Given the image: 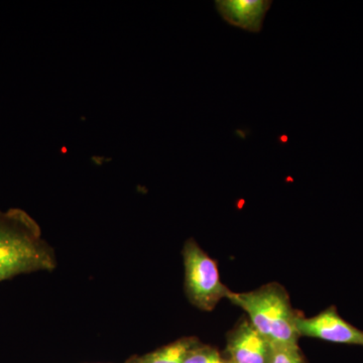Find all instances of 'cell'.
I'll return each instance as SVG.
<instances>
[{
    "mask_svg": "<svg viewBox=\"0 0 363 363\" xmlns=\"http://www.w3.org/2000/svg\"><path fill=\"white\" fill-rule=\"evenodd\" d=\"M56 267L54 250L32 217L20 209L0 212V281Z\"/></svg>",
    "mask_w": 363,
    "mask_h": 363,
    "instance_id": "cell-1",
    "label": "cell"
},
{
    "mask_svg": "<svg viewBox=\"0 0 363 363\" xmlns=\"http://www.w3.org/2000/svg\"><path fill=\"white\" fill-rule=\"evenodd\" d=\"M227 298L247 313L252 326L274 345L298 344L297 324L301 313L294 309L283 286L272 281L250 292L231 291Z\"/></svg>",
    "mask_w": 363,
    "mask_h": 363,
    "instance_id": "cell-2",
    "label": "cell"
},
{
    "mask_svg": "<svg viewBox=\"0 0 363 363\" xmlns=\"http://www.w3.org/2000/svg\"><path fill=\"white\" fill-rule=\"evenodd\" d=\"M183 259L185 292L189 301L202 311H212L231 292L222 283L216 260L192 238L184 245Z\"/></svg>",
    "mask_w": 363,
    "mask_h": 363,
    "instance_id": "cell-3",
    "label": "cell"
},
{
    "mask_svg": "<svg viewBox=\"0 0 363 363\" xmlns=\"http://www.w3.org/2000/svg\"><path fill=\"white\" fill-rule=\"evenodd\" d=\"M297 328L300 337L363 347V331L343 319L335 306H330L313 317L306 318L301 314Z\"/></svg>",
    "mask_w": 363,
    "mask_h": 363,
    "instance_id": "cell-4",
    "label": "cell"
},
{
    "mask_svg": "<svg viewBox=\"0 0 363 363\" xmlns=\"http://www.w3.org/2000/svg\"><path fill=\"white\" fill-rule=\"evenodd\" d=\"M274 344L243 318L226 336V359L230 363H269Z\"/></svg>",
    "mask_w": 363,
    "mask_h": 363,
    "instance_id": "cell-5",
    "label": "cell"
},
{
    "mask_svg": "<svg viewBox=\"0 0 363 363\" xmlns=\"http://www.w3.org/2000/svg\"><path fill=\"white\" fill-rule=\"evenodd\" d=\"M215 4L227 23L248 32L259 33L272 2L266 0H219Z\"/></svg>",
    "mask_w": 363,
    "mask_h": 363,
    "instance_id": "cell-6",
    "label": "cell"
},
{
    "mask_svg": "<svg viewBox=\"0 0 363 363\" xmlns=\"http://www.w3.org/2000/svg\"><path fill=\"white\" fill-rule=\"evenodd\" d=\"M199 343L196 337H183L142 357H136V363H184L189 351Z\"/></svg>",
    "mask_w": 363,
    "mask_h": 363,
    "instance_id": "cell-7",
    "label": "cell"
},
{
    "mask_svg": "<svg viewBox=\"0 0 363 363\" xmlns=\"http://www.w3.org/2000/svg\"><path fill=\"white\" fill-rule=\"evenodd\" d=\"M184 363H229L226 357L212 346L200 342L189 351Z\"/></svg>",
    "mask_w": 363,
    "mask_h": 363,
    "instance_id": "cell-8",
    "label": "cell"
},
{
    "mask_svg": "<svg viewBox=\"0 0 363 363\" xmlns=\"http://www.w3.org/2000/svg\"><path fill=\"white\" fill-rule=\"evenodd\" d=\"M269 363H307L298 344L297 345H274Z\"/></svg>",
    "mask_w": 363,
    "mask_h": 363,
    "instance_id": "cell-9",
    "label": "cell"
},
{
    "mask_svg": "<svg viewBox=\"0 0 363 363\" xmlns=\"http://www.w3.org/2000/svg\"><path fill=\"white\" fill-rule=\"evenodd\" d=\"M124 363H136V358H133V359H130L128 362Z\"/></svg>",
    "mask_w": 363,
    "mask_h": 363,
    "instance_id": "cell-10",
    "label": "cell"
},
{
    "mask_svg": "<svg viewBox=\"0 0 363 363\" xmlns=\"http://www.w3.org/2000/svg\"><path fill=\"white\" fill-rule=\"evenodd\" d=\"M229 363H230V362H229Z\"/></svg>",
    "mask_w": 363,
    "mask_h": 363,
    "instance_id": "cell-11",
    "label": "cell"
}]
</instances>
